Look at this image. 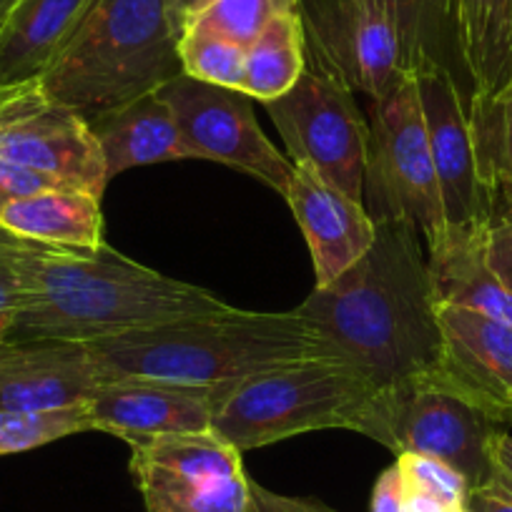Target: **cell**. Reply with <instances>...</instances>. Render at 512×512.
<instances>
[{
	"label": "cell",
	"mask_w": 512,
	"mask_h": 512,
	"mask_svg": "<svg viewBox=\"0 0 512 512\" xmlns=\"http://www.w3.org/2000/svg\"><path fill=\"white\" fill-rule=\"evenodd\" d=\"M420 239L402 221L377 224L367 254L294 309L334 359L352 364L377 390L440 364L437 299Z\"/></svg>",
	"instance_id": "cell-1"
},
{
	"label": "cell",
	"mask_w": 512,
	"mask_h": 512,
	"mask_svg": "<svg viewBox=\"0 0 512 512\" xmlns=\"http://www.w3.org/2000/svg\"><path fill=\"white\" fill-rule=\"evenodd\" d=\"M0 259L23 289L8 342L86 344L229 307L216 294L141 267L108 244L58 249L0 229Z\"/></svg>",
	"instance_id": "cell-2"
},
{
	"label": "cell",
	"mask_w": 512,
	"mask_h": 512,
	"mask_svg": "<svg viewBox=\"0 0 512 512\" xmlns=\"http://www.w3.org/2000/svg\"><path fill=\"white\" fill-rule=\"evenodd\" d=\"M106 379L146 377L181 384L239 382L314 357H332L297 312H244L176 319L86 342Z\"/></svg>",
	"instance_id": "cell-3"
},
{
	"label": "cell",
	"mask_w": 512,
	"mask_h": 512,
	"mask_svg": "<svg viewBox=\"0 0 512 512\" xmlns=\"http://www.w3.org/2000/svg\"><path fill=\"white\" fill-rule=\"evenodd\" d=\"M181 33L171 0H93L36 83L88 121L181 76Z\"/></svg>",
	"instance_id": "cell-4"
},
{
	"label": "cell",
	"mask_w": 512,
	"mask_h": 512,
	"mask_svg": "<svg viewBox=\"0 0 512 512\" xmlns=\"http://www.w3.org/2000/svg\"><path fill=\"white\" fill-rule=\"evenodd\" d=\"M377 392L342 359H302L219 384L211 430L239 452L314 430L359 432Z\"/></svg>",
	"instance_id": "cell-5"
},
{
	"label": "cell",
	"mask_w": 512,
	"mask_h": 512,
	"mask_svg": "<svg viewBox=\"0 0 512 512\" xmlns=\"http://www.w3.org/2000/svg\"><path fill=\"white\" fill-rule=\"evenodd\" d=\"M364 199L374 224L415 226L427 249L445 236V209L415 78L372 101Z\"/></svg>",
	"instance_id": "cell-6"
},
{
	"label": "cell",
	"mask_w": 512,
	"mask_h": 512,
	"mask_svg": "<svg viewBox=\"0 0 512 512\" xmlns=\"http://www.w3.org/2000/svg\"><path fill=\"white\" fill-rule=\"evenodd\" d=\"M497 430L500 425L485 412L430 372L379 390L359 435L382 442L395 455L437 457L477 487L492 477L487 445Z\"/></svg>",
	"instance_id": "cell-7"
},
{
	"label": "cell",
	"mask_w": 512,
	"mask_h": 512,
	"mask_svg": "<svg viewBox=\"0 0 512 512\" xmlns=\"http://www.w3.org/2000/svg\"><path fill=\"white\" fill-rule=\"evenodd\" d=\"M264 106L294 166H307L352 199H364L369 123L347 83L307 56L299 81Z\"/></svg>",
	"instance_id": "cell-8"
},
{
	"label": "cell",
	"mask_w": 512,
	"mask_h": 512,
	"mask_svg": "<svg viewBox=\"0 0 512 512\" xmlns=\"http://www.w3.org/2000/svg\"><path fill=\"white\" fill-rule=\"evenodd\" d=\"M171 108L191 159L216 161L254 176L287 196L294 164L274 149L254 116V98L239 88L181 76L159 88Z\"/></svg>",
	"instance_id": "cell-9"
},
{
	"label": "cell",
	"mask_w": 512,
	"mask_h": 512,
	"mask_svg": "<svg viewBox=\"0 0 512 512\" xmlns=\"http://www.w3.org/2000/svg\"><path fill=\"white\" fill-rule=\"evenodd\" d=\"M0 156L101 199L106 161L91 126L36 81L6 86L0 96Z\"/></svg>",
	"instance_id": "cell-10"
},
{
	"label": "cell",
	"mask_w": 512,
	"mask_h": 512,
	"mask_svg": "<svg viewBox=\"0 0 512 512\" xmlns=\"http://www.w3.org/2000/svg\"><path fill=\"white\" fill-rule=\"evenodd\" d=\"M307 56L372 101L412 81L400 38L374 0H299Z\"/></svg>",
	"instance_id": "cell-11"
},
{
	"label": "cell",
	"mask_w": 512,
	"mask_h": 512,
	"mask_svg": "<svg viewBox=\"0 0 512 512\" xmlns=\"http://www.w3.org/2000/svg\"><path fill=\"white\" fill-rule=\"evenodd\" d=\"M415 86L425 113L447 229L490 226L497 216V196L487 189L477 166L467 116L470 98L447 71L417 76Z\"/></svg>",
	"instance_id": "cell-12"
},
{
	"label": "cell",
	"mask_w": 512,
	"mask_h": 512,
	"mask_svg": "<svg viewBox=\"0 0 512 512\" xmlns=\"http://www.w3.org/2000/svg\"><path fill=\"white\" fill-rule=\"evenodd\" d=\"M437 319L435 372L495 425H512V324L452 304H437Z\"/></svg>",
	"instance_id": "cell-13"
},
{
	"label": "cell",
	"mask_w": 512,
	"mask_h": 512,
	"mask_svg": "<svg viewBox=\"0 0 512 512\" xmlns=\"http://www.w3.org/2000/svg\"><path fill=\"white\" fill-rule=\"evenodd\" d=\"M216 387L166 379L116 377L98 384L86 400L91 430L108 432L123 442L171 432L211 430Z\"/></svg>",
	"instance_id": "cell-14"
},
{
	"label": "cell",
	"mask_w": 512,
	"mask_h": 512,
	"mask_svg": "<svg viewBox=\"0 0 512 512\" xmlns=\"http://www.w3.org/2000/svg\"><path fill=\"white\" fill-rule=\"evenodd\" d=\"M106 374L81 342H6L0 349V412L83 405Z\"/></svg>",
	"instance_id": "cell-15"
},
{
	"label": "cell",
	"mask_w": 512,
	"mask_h": 512,
	"mask_svg": "<svg viewBox=\"0 0 512 512\" xmlns=\"http://www.w3.org/2000/svg\"><path fill=\"white\" fill-rule=\"evenodd\" d=\"M284 199L312 251L317 287H327L357 264L377 236L362 201L352 199L307 166H294Z\"/></svg>",
	"instance_id": "cell-16"
},
{
	"label": "cell",
	"mask_w": 512,
	"mask_h": 512,
	"mask_svg": "<svg viewBox=\"0 0 512 512\" xmlns=\"http://www.w3.org/2000/svg\"><path fill=\"white\" fill-rule=\"evenodd\" d=\"M106 161L108 181L134 166L191 159L176 118L159 91L88 118Z\"/></svg>",
	"instance_id": "cell-17"
},
{
	"label": "cell",
	"mask_w": 512,
	"mask_h": 512,
	"mask_svg": "<svg viewBox=\"0 0 512 512\" xmlns=\"http://www.w3.org/2000/svg\"><path fill=\"white\" fill-rule=\"evenodd\" d=\"M487 229H447L427 256L437 304L480 312L512 324V294L487 264Z\"/></svg>",
	"instance_id": "cell-18"
},
{
	"label": "cell",
	"mask_w": 512,
	"mask_h": 512,
	"mask_svg": "<svg viewBox=\"0 0 512 512\" xmlns=\"http://www.w3.org/2000/svg\"><path fill=\"white\" fill-rule=\"evenodd\" d=\"M93 0H18L0 28V81L21 86L41 78Z\"/></svg>",
	"instance_id": "cell-19"
},
{
	"label": "cell",
	"mask_w": 512,
	"mask_h": 512,
	"mask_svg": "<svg viewBox=\"0 0 512 512\" xmlns=\"http://www.w3.org/2000/svg\"><path fill=\"white\" fill-rule=\"evenodd\" d=\"M0 229L58 249H98L106 244L101 199L81 189L26 196L0 214Z\"/></svg>",
	"instance_id": "cell-20"
},
{
	"label": "cell",
	"mask_w": 512,
	"mask_h": 512,
	"mask_svg": "<svg viewBox=\"0 0 512 512\" xmlns=\"http://www.w3.org/2000/svg\"><path fill=\"white\" fill-rule=\"evenodd\" d=\"M455 33L472 96L512 83V0H455Z\"/></svg>",
	"instance_id": "cell-21"
},
{
	"label": "cell",
	"mask_w": 512,
	"mask_h": 512,
	"mask_svg": "<svg viewBox=\"0 0 512 512\" xmlns=\"http://www.w3.org/2000/svg\"><path fill=\"white\" fill-rule=\"evenodd\" d=\"M374 3L382 8L387 21L395 28L412 78L447 71L462 86L457 76L462 73L470 86L457 48L455 0H374Z\"/></svg>",
	"instance_id": "cell-22"
},
{
	"label": "cell",
	"mask_w": 512,
	"mask_h": 512,
	"mask_svg": "<svg viewBox=\"0 0 512 512\" xmlns=\"http://www.w3.org/2000/svg\"><path fill=\"white\" fill-rule=\"evenodd\" d=\"M128 445L131 470H159L181 477H231L244 472L241 452L214 430L141 437Z\"/></svg>",
	"instance_id": "cell-23"
},
{
	"label": "cell",
	"mask_w": 512,
	"mask_h": 512,
	"mask_svg": "<svg viewBox=\"0 0 512 512\" xmlns=\"http://www.w3.org/2000/svg\"><path fill=\"white\" fill-rule=\"evenodd\" d=\"M307 66V43L299 11L279 13L246 48L244 86L241 91L256 101L284 96Z\"/></svg>",
	"instance_id": "cell-24"
},
{
	"label": "cell",
	"mask_w": 512,
	"mask_h": 512,
	"mask_svg": "<svg viewBox=\"0 0 512 512\" xmlns=\"http://www.w3.org/2000/svg\"><path fill=\"white\" fill-rule=\"evenodd\" d=\"M146 512H246L249 477H181L159 470H131Z\"/></svg>",
	"instance_id": "cell-25"
},
{
	"label": "cell",
	"mask_w": 512,
	"mask_h": 512,
	"mask_svg": "<svg viewBox=\"0 0 512 512\" xmlns=\"http://www.w3.org/2000/svg\"><path fill=\"white\" fill-rule=\"evenodd\" d=\"M467 116L482 181L495 196H512V83L495 96H472Z\"/></svg>",
	"instance_id": "cell-26"
},
{
	"label": "cell",
	"mask_w": 512,
	"mask_h": 512,
	"mask_svg": "<svg viewBox=\"0 0 512 512\" xmlns=\"http://www.w3.org/2000/svg\"><path fill=\"white\" fill-rule=\"evenodd\" d=\"M181 71L196 81L224 88L244 86L246 48L201 26H184L179 38Z\"/></svg>",
	"instance_id": "cell-27"
},
{
	"label": "cell",
	"mask_w": 512,
	"mask_h": 512,
	"mask_svg": "<svg viewBox=\"0 0 512 512\" xmlns=\"http://www.w3.org/2000/svg\"><path fill=\"white\" fill-rule=\"evenodd\" d=\"M78 432H91L86 402L61 410L0 412V457L36 450Z\"/></svg>",
	"instance_id": "cell-28"
},
{
	"label": "cell",
	"mask_w": 512,
	"mask_h": 512,
	"mask_svg": "<svg viewBox=\"0 0 512 512\" xmlns=\"http://www.w3.org/2000/svg\"><path fill=\"white\" fill-rule=\"evenodd\" d=\"M299 11V0H206L184 26H201L249 48L279 13Z\"/></svg>",
	"instance_id": "cell-29"
},
{
	"label": "cell",
	"mask_w": 512,
	"mask_h": 512,
	"mask_svg": "<svg viewBox=\"0 0 512 512\" xmlns=\"http://www.w3.org/2000/svg\"><path fill=\"white\" fill-rule=\"evenodd\" d=\"M397 467H400L410 492L435 497L437 502H442V505L455 512L467 505V495L472 490L470 482L447 462L437 460V457L402 452V455H397Z\"/></svg>",
	"instance_id": "cell-30"
},
{
	"label": "cell",
	"mask_w": 512,
	"mask_h": 512,
	"mask_svg": "<svg viewBox=\"0 0 512 512\" xmlns=\"http://www.w3.org/2000/svg\"><path fill=\"white\" fill-rule=\"evenodd\" d=\"M51 189H71V186L61 184V181L51 179L46 174H38L33 169H26V166L6 159V156H0V214L11 204H16V201L26 199V196Z\"/></svg>",
	"instance_id": "cell-31"
},
{
	"label": "cell",
	"mask_w": 512,
	"mask_h": 512,
	"mask_svg": "<svg viewBox=\"0 0 512 512\" xmlns=\"http://www.w3.org/2000/svg\"><path fill=\"white\" fill-rule=\"evenodd\" d=\"M487 264L512 294V214H497L487 229Z\"/></svg>",
	"instance_id": "cell-32"
},
{
	"label": "cell",
	"mask_w": 512,
	"mask_h": 512,
	"mask_svg": "<svg viewBox=\"0 0 512 512\" xmlns=\"http://www.w3.org/2000/svg\"><path fill=\"white\" fill-rule=\"evenodd\" d=\"M246 512H337L324 502L307 500V497H289L272 492L269 487L249 480V505Z\"/></svg>",
	"instance_id": "cell-33"
},
{
	"label": "cell",
	"mask_w": 512,
	"mask_h": 512,
	"mask_svg": "<svg viewBox=\"0 0 512 512\" xmlns=\"http://www.w3.org/2000/svg\"><path fill=\"white\" fill-rule=\"evenodd\" d=\"M372 512H407V485L397 462L374 482Z\"/></svg>",
	"instance_id": "cell-34"
},
{
	"label": "cell",
	"mask_w": 512,
	"mask_h": 512,
	"mask_svg": "<svg viewBox=\"0 0 512 512\" xmlns=\"http://www.w3.org/2000/svg\"><path fill=\"white\" fill-rule=\"evenodd\" d=\"M465 507H470L472 512H512V490L497 477H490L482 485L472 487Z\"/></svg>",
	"instance_id": "cell-35"
},
{
	"label": "cell",
	"mask_w": 512,
	"mask_h": 512,
	"mask_svg": "<svg viewBox=\"0 0 512 512\" xmlns=\"http://www.w3.org/2000/svg\"><path fill=\"white\" fill-rule=\"evenodd\" d=\"M487 455H490L492 477H497L502 485L512 490V437L505 430H497L490 437Z\"/></svg>",
	"instance_id": "cell-36"
},
{
	"label": "cell",
	"mask_w": 512,
	"mask_h": 512,
	"mask_svg": "<svg viewBox=\"0 0 512 512\" xmlns=\"http://www.w3.org/2000/svg\"><path fill=\"white\" fill-rule=\"evenodd\" d=\"M23 304V289L13 269L0 259V314L18 312Z\"/></svg>",
	"instance_id": "cell-37"
},
{
	"label": "cell",
	"mask_w": 512,
	"mask_h": 512,
	"mask_svg": "<svg viewBox=\"0 0 512 512\" xmlns=\"http://www.w3.org/2000/svg\"><path fill=\"white\" fill-rule=\"evenodd\" d=\"M407 512H455V510H450V507H445L442 502H437L435 497L407 490Z\"/></svg>",
	"instance_id": "cell-38"
},
{
	"label": "cell",
	"mask_w": 512,
	"mask_h": 512,
	"mask_svg": "<svg viewBox=\"0 0 512 512\" xmlns=\"http://www.w3.org/2000/svg\"><path fill=\"white\" fill-rule=\"evenodd\" d=\"M204 3L206 0H171V6H174L176 16L181 18V23H186V18H189L194 11H199Z\"/></svg>",
	"instance_id": "cell-39"
},
{
	"label": "cell",
	"mask_w": 512,
	"mask_h": 512,
	"mask_svg": "<svg viewBox=\"0 0 512 512\" xmlns=\"http://www.w3.org/2000/svg\"><path fill=\"white\" fill-rule=\"evenodd\" d=\"M13 314H0V349L8 342V332H11Z\"/></svg>",
	"instance_id": "cell-40"
},
{
	"label": "cell",
	"mask_w": 512,
	"mask_h": 512,
	"mask_svg": "<svg viewBox=\"0 0 512 512\" xmlns=\"http://www.w3.org/2000/svg\"><path fill=\"white\" fill-rule=\"evenodd\" d=\"M16 3H18V0H0V28H3V23L8 21V16L13 13Z\"/></svg>",
	"instance_id": "cell-41"
},
{
	"label": "cell",
	"mask_w": 512,
	"mask_h": 512,
	"mask_svg": "<svg viewBox=\"0 0 512 512\" xmlns=\"http://www.w3.org/2000/svg\"><path fill=\"white\" fill-rule=\"evenodd\" d=\"M3 91H6V86H3V81H0V96H3Z\"/></svg>",
	"instance_id": "cell-42"
},
{
	"label": "cell",
	"mask_w": 512,
	"mask_h": 512,
	"mask_svg": "<svg viewBox=\"0 0 512 512\" xmlns=\"http://www.w3.org/2000/svg\"><path fill=\"white\" fill-rule=\"evenodd\" d=\"M460 512H472V510H470V507H462V510H460Z\"/></svg>",
	"instance_id": "cell-43"
}]
</instances>
